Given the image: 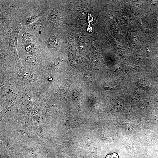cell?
I'll return each mask as SVG.
<instances>
[{
	"label": "cell",
	"mask_w": 158,
	"mask_h": 158,
	"mask_svg": "<svg viewBox=\"0 0 158 158\" xmlns=\"http://www.w3.org/2000/svg\"><path fill=\"white\" fill-rule=\"evenodd\" d=\"M23 26L20 17L17 14L1 24V47L11 53L19 68H24L17 52L18 35Z\"/></svg>",
	"instance_id": "6da1fadb"
},
{
	"label": "cell",
	"mask_w": 158,
	"mask_h": 158,
	"mask_svg": "<svg viewBox=\"0 0 158 158\" xmlns=\"http://www.w3.org/2000/svg\"><path fill=\"white\" fill-rule=\"evenodd\" d=\"M28 30L32 34L42 40L49 33V26L43 16L27 26Z\"/></svg>",
	"instance_id": "7a4b0ae2"
},
{
	"label": "cell",
	"mask_w": 158,
	"mask_h": 158,
	"mask_svg": "<svg viewBox=\"0 0 158 158\" xmlns=\"http://www.w3.org/2000/svg\"><path fill=\"white\" fill-rule=\"evenodd\" d=\"M43 50H56L60 47L61 44V38L57 35H51L49 33L42 40Z\"/></svg>",
	"instance_id": "3957f363"
},
{
	"label": "cell",
	"mask_w": 158,
	"mask_h": 158,
	"mask_svg": "<svg viewBox=\"0 0 158 158\" xmlns=\"http://www.w3.org/2000/svg\"><path fill=\"white\" fill-rule=\"evenodd\" d=\"M40 41V40L28 30L26 26H23L19 34L18 45L30 43Z\"/></svg>",
	"instance_id": "277c9868"
},
{
	"label": "cell",
	"mask_w": 158,
	"mask_h": 158,
	"mask_svg": "<svg viewBox=\"0 0 158 158\" xmlns=\"http://www.w3.org/2000/svg\"><path fill=\"white\" fill-rule=\"evenodd\" d=\"M18 50L22 51L27 54L31 55L40 53L43 50L41 40L30 43L18 45Z\"/></svg>",
	"instance_id": "5b68a950"
},
{
	"label": "cell",
	"mask_w": 158,
	"mask_h": 158,
	"mask_svg": "<svg viewBox=\"0 0 158 158\" xmlns=\"http://www.w3.org/2000/svg\"><path fill=\"white\" fill-rule=\"evenodd\" d=\"M118 155L117 154L114 153L111 155L108 154L107 155L106 158H118Z\"/></svg>",
	"instance_id": "8992f818"
},
{
	"label": "cell",
	"mask_w": 158,
	"mask_h": 158,
	"mask_svg": "<svg viewBox=\"0 0 158 158\" xmlns=\"http://www.w3.org/2000/svg\"><path fill=\"white\" fill-rule=\"evenodd\" d=\"M92 17L91 15H88V21L89 23H90L92 21Z\"/></svg>",
	"instance_id": "52a82bcc"
},
{
	"label": "cell",
	"mask_w": 158,
	"mask_h": 158,
	"mask_svg": "<svg viewBox=\"0 0 158 158\" xmlns=\"http://www.w3.org/2000/svg\"><path fill=\"white\" fill-rule=\"evenodd\" d=\"M88 32H90V31L92 32V29L91 26H88Z\"/></svg>",
	"instance_id": "ba28073f"
}]
</instances>
